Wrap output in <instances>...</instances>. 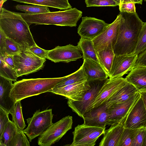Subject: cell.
I'll list each match as a JSON object with an SVG mask.
<instances>
[{
	"instance_id": "obj_1",
	"label": "cell",
	"mask_w": 146,
	"mask_h": 146,
	"mask_svg": "<svg viewBox=\"0 0 146 146\" xmlns=\"http://www.w3.org/2000/svg\"><path fill=\"white\" fill-rule=\"evenodd\" d=\"M119 13L121 19L113 52L117 55L133 54L143 22L136 12Z\"/></svg>"
},
{
	"instance_id": "obj_2",
	"label": "cell",
	"mask_w": 146,
	"mask_h": 146,
	"mask_svg": "<svg viewBox=\"0 0 146 146\" xmlns=\"http://www.w3.org/2000/svg\"><path fill=\"white\" fill-rule=\"evenodd\" d=\"M29 26L19 13L3 7L0 10V28L7 37L26 49L36 44Z\"/></svg>"
},
{
	"instance_id": "obj_3",
	"label": "cell",
	"mask_w": 146,
	"mask_h": 146,
	"mask_svg": "<svg viewBox=\"0 0 146 146\" xmlns=\"http://www.w3.org/2000/svg\"><path fill=\"white\" fill-rule=\"evenodd\" d=\"M65 77L23 79L13 84L10 96L16 103L29 97L51 92Z\"/></svg>"
},
{
	"instance_id": "obj_4",
	"label": "cell",
	"mask_w": 146,
	"mask_h": 146,
	"mask_svg": "<svg viewBox=\"0 0 146 146\" xmlns=\"http://www.w3.org/2000/svg\"><path fill=\"white\" fill-rule=\"evenodd\" d=\"M19 13L29 25L35 24L72 27L77 26L78 21L82 15V12L74 8L64 11L38 14Z\"/></svg>"
},
{
	"instance_id": "obj_5",
	"label": "cell",
	"mask_w": 146,
	"mask_h": 146,
	"mask_svg": "<svg viewBox=\"0 0 146 146\" xmlns=\"http://www.w3.org/2000/svg\"><path fill=\"white\" fill-rule=\"evenodd\" d=\"M15 69L17 77L37 72L44 66L46 59L40 58L27 48L13 56Z\"/></svg>"
},
{
	"instance_id": "obj_6",
	"label": "cell",
	"mask_w": 146,
	"mask_h": 146,
	"mask_svg": "<svg viewBox=\"0 0 146 146\" xmlns=\"http://www.w3.org/2000/svg\"><path fill=\"white\" fill-rule=\"evenodd\" d=\"M53 117L52 109L41 111L39 110L26 119L28 126L23 131L30 141L42 134L52 124Z\"/></svg>"
},
{
	"instance_id": "obj_7",
	"label": "cell",
	"mask_w": 146,
	"mask_h": 146,
	"mask_svg": "<svg viewBox=\"0 0 146 146\" xmlns=\"http://www.w3.org/2000/svg\"><path fill=\"white\" fill-rule=\"evenodd\" d=\"M72 117L68 115L52 124L38 138V144L50 146L58 142L72 128Z\"/></svg>"
},
{
	"instance_id": "obj_8",
	"label": "cell",
	"mask_w": 146,
	"mask_h": 146,
	"mask_svg": "<svg viewBox=\"0 0 146 146\" xmlns=\"http://www.w3.org/2000/svg\"><path fill=\"white\" fill-rule=\"evenodd\" d=\"M105 128L78 125L72 132L73 141L70 146H94L99 137L104 133Z\"/></svg>"
},
{
	"instance_id": "obj_9",
	"label": "cell",
	"mask_w": 146,
	"mask_h": 146,
	"mask_svg": "<svg viewBox=\"0 0 146 146\" xmlns=\"http://www.w3.org/2000/svg\"><path fill=\"white\" fill-rule=\"evenodd\" d=\"M108 79L88 81L90 88L82 98L78 101L68 99L67 103L68 106L73 111L82 118L83 115L87 111L90 106L96 98L101 88Z\"/></svg>"
},
{
	"instance_id": "obj_10",
	"label": "cell",
	"mask_w": 146,
	"mask_h": 146,
	"mask_svg": "<svg viewBox=\"0 0 146 146\" xmlns=\"http://www.w3.org/2000/svg\"><path fill=\"white\" fill-rule=\"evenodd\" d=\"M121 17L119 13L113 22L92 40L96 52L106 49L113 50L117 39Z\"/></svg>"
},
{
	"instance_id": "obj_11",
	"label": "cell",
	"mask_w": 146,
	"mask_h": 146,
	"mask_svg": "<svg viewBox=\"0 0 146 146\" xmlns=\"http://www.w3.org/2000/svg\"><path fill=\"white\" fill-rule=\"evenodd\" d=\"M141 97L140 92H136L126 101L107 106L108 121L107 125L122 122L124 124L129 113Z\"/></svg>"
},
{
	"instance_id": "obj_12",
	"label": "cell",
	"mask_w": 146,
	"mask_h": 146,
	"mask_svg": "<svg viewBox=\"0 0 146 146\" xmlns=\"http://www.w3.org/2000/svg\"><path fill=\"white\" fill-rule=\"evenodd\" d=\"M127 83L125 78L122 77L108 78L101 88L96 98L90 106L87 111L105 103Z\"/></svg>"
},
{
	"instance_id": "obj_13",
	"label": "cell",
	"mask_w": 146,
	"mask_h": 146,
	"mask_svg": "<svg viewBox=\"0 0 146 146\" xmlns=\"http://www.w3.org/2000/svg\"><path fill=\"white\" fill-rule=\"evenodd\" d=\"M109 24L95 18L83 17L78 28V33L81 38L92 40L100 34Z\"/></svg>"
},
{
	"instance_id": "obj_14",
	"label": "cell",
	"mask_w": 146,
	"mask_h": 146,
	"mask_svg": "<svg viewBox=\"0 0 146 146\" xmlns=\"http://www.w3.org/2000/svg\"><path fill=\"white\" fill-rule=\"evenodd\" d=\"M81 52L78 45L70 44L63 46H58L49 50L47 59L55 63H68L82 58Z\"/></svg>"
},
{
	"instance_id": "obj_15",
	"label": "cell",
	"mask_w": 146,
	"mask_h": 146,
	"mask_svg": "<svg viewBox=\"0 0 146 146\" xmlns=\"http://www.w3.org/2000/svg\"><path fill=\"white\" fill-rule=\"evenodd\" d=\"M138 55L135 54L117 55L114 57L109 78L122 77L134 66Z\"/></svg>"
},
{
	"instance_id": "obj_16",
	"label": "cell",
	"mask_w": 146,
	"mask_h": 146,
	"mask_svg": "<svg viewBox=\"0 0 146 146\" xmlns=\"http://www.w3.org/2000/svg\"><path fill=\"white\" fill-rule=\"evenodd\" d=\"M124 127L131 129L146 128V110L141 96L128 115Z\"/></svg>"
},
{
	"instance_id": "obj_17",
	"label": "cell",
	"mask_w": 146,
	"mask_h": 146,
	"mask_svg": "<svg viewBox=\"0 0 146 146\" xmlns=\"http://www.w3.org/2000/svg\"><path fill=\"white\" fill-rule=\"evenodd\" d=\"M90 88L89 82L86 80L62 87L54 88L51 92L65 97L68 99L78 101L82 98Z\"/></svg>"
},
{
	"instance_id": "obj_18",
	"label": "cell",
	"mask_w": 146,
	"mask_h": 146,
	"mask_svg": "<svg viewBox=\"0 0 146 146\" xmlns=\"http://www.w3.org/2000/svg\"><path fill=\"white\" fill-rule=\"evenodd\" d=\"M82 118L85 125L105 128L108 125L109 117L105 103L88 111L83 115Z\"/></svg>"
},
{
	"instance_id": "obj_19",
	"label": "cell",
	"mask_w": 146,
	"mask_h": 146,
	"mask_svg": "<svg viewBox=\"0 0 146 146\" xmlns=\"http://www.w3.org/2000/svg\"><path fill=\"white\" fill-rule=\"evenodd\" d=\"M13 81L0 76V107L11 114L15 104L10 96Z\"/></svg>"
},
{
	"instance_id": "obj_20",
	"label": "cell",
	"mask_w": 146,
	"mask_h": 146,
	"mask_svg": "<svg viewBox=\"0 0 146 146\" xmlns=\"http://www.w3.org/2000/svg\"><path fill=\"white\" fill-rule=\"evenodd\" d=\"M124 129V123L121 122L111 125L109 129L105 131L99 145L119 146Z\"/></svg>"
},
{
	"instance_id": "obj_21",
	"label": "cell",
	"mask_w": 146,
	"mask_h": 146,
	"mask_svg": "<svg viewBox=\"0 0 146 146\" xmlns=\"http://www.w3.org/2000/svg\"><path fill=\"white\" fill-rule=\"evenodd\" d=\"M125 78L127 82L133 85L140 92H146V67H134Z\"/></svg>"
},
{
	"instance_id": "obj_22",
	"label": "cell",
	"mask_w": 146,
	"mask_h": 146,
	"mask_svg": "<svg viewBox=\"0 0 146 146\" xmlns=\"http://www.w3.org/2000/svg\"><path fill=\"white\" fill-rule=\"evenodd\" d=\"M84 71L86 75L88 81L105 80L108 76L100 64L89 59L84 60L82 64Z\"/></svg>"
},
{
	"instance_id": "obj_23",
	"label": "cell",
	"mask_w": 146,
	"mask_h": 146,
	"mask_svg": "<svg viewBox=\"0 0 146 146\" xmlns=\"http://www.w3.org/2000/svg\"><path fill=\"white\" fill-rule=\"evenodd\" d=\"M138 91L132 84L127 82L115 92L105 103L107 107L125 102Z\"/></svg>"
},
{
	"instance_id": "obj_24",
	"label": "cell",
	"mask_w": 146,
	"mask_h": 146,
	"mask_svg": "<svg viewBox=\"0 0 146 146\" xmlns=\"http://www.w3.org/2000/svg\"><path fill=\"white\" fill-rule=\"evenodd\" d=\"M17 2L56 8L60 10L72 8L68 0H11Z\"/></svg>"
},
{
	"instance_id": "obj_25",
	"label": "cell",
	"mask_w": 146,
	"mask_h": 146,
	"mask_svg": "<svg viewBox=\"0 0 146 146\" xmlns=\"http://www.w3.org/2000/svg\"><path fill=\"white\" fill-rule=\"evenodd\" d=\"M77 45L82 53L83 60L89 59L99 63L92 40L81 38Z\"/></svg>"
},
{
	"instance_id": "obj_26",
	"label": "cell",
	"mask_w": 146,
	"mask_h": 146,
	"mask_svg": "<svg viewBox=\"0 0 146 146\" xmlns=\"http://www.w3.org/2000/svg\"><path fill=\"white\" fill-rule=\"evenodd\" d=\"M99 62L109 76L115 54L113 49H106L96 52Z\"/></svg>"
},
{
	"instance_id": "obj_27",
	"label": "cell",
	"mask_w": 146,
	"mask_h": 146,
	"mask_svg": "<svg viewBox=\"0 0 146 146\" xmlns=\"http://www.w3.org/2000/svg\"><path fill=\"white\" fill-rule=\"evenodd\" d=\"M87 79L82 65L77 70L66 76L54 88L62 87L77 82L85 81L87 80Z\"/></svg>"
},
{
	"instance_id": "obj_28",
	"label": "cell",
	"mask_w": 146,
	"mask_h": 146,
	"mask_svg": "<svg viewBox=\"0 0 146 146\" xmlns=\"http://www.w3.org/2000/svg\"><path fill=\"white\" fill-rule=\"evenodd\" d=\"M18 129L14 123L9 120L0 135V146H9Z\"/></svg>"
},
{
	"instance_id": "obj_29",
	"label": "cell",
	"mask_w": 146,
	"mask_h": 146,
	"mask_svg": "<svg viewBox=\"0 0 146 146\" xmlns=\"http://www.w3.org/2000/svg\"><path fill=\"white\" fill-rule=\"evenodd\" d=\"M16 9L23 11L24 13L30 14H38L50 12L48 7L32 5H17L15 6Z\"/></svg>"
},
{
	"instance_id": "obj_30",
	"label": "cell",
	"mask_w": 146,
	"mask_h": 146,
	"mask_svg": "<svg viewBox=\"0 0 146 146\" xmlns=\"http://www.w3.org/2000/svg\"><path fill=\"white\" fill-rule=\"evenodd\" d=\"M11 114L13 121L17 127L21 130H23L26 125L23 115L21 101L16 102L13 111Z\"/></svg>"
},
{
	"instance_id": "obj_31",
	"label": "cell",
	"mask_w": 146,
	"mask_h": 146,
	"mask_svg": "<svg viewBox=\"0 0 146 146\" xmlns=\"http://www.w3.org/2000/svg\"><path fill=\"white\" fill-rule=\"evenodd\" d=\"M140 129L124 128L119 146H131L134 139Z\"/></svg>"
},
{
	"instance_id": "obj_32",
	"label": "cell",
	"mask_w": 146,
	"mask_h": 146,
	"mask_svg": "<svg viewBox=\"0 0 146 146\" xmlns=\"http://www.w3.org/2000/svg\"><path fill=\"white\" fill-rule=\"evenodd\" d=\"M25 49L23 46L7 37L3 56L5 55L14 56L21 52Z\"/></svg>"
},
{
	"instance_id": "obj_33",
	"label": "cell",
	"mask_w": 146,
	"mask_h": 146,
	"mask_svg": "<svg viewBox=\"0 0 146 146\" xmlns=\"http://www.w3.org/2000/svg\"><path fill=\"white\" fill-rule=\"evenodd\" d=\"M0 76L13 81H16L17 74L14 69L7 64L0 57Z\"/></svg>"
},
{
	"instance_id": "obj_34",
	"label": "cell",
	"mask_w": 146,
	"mask_h": 146,
	"mask_svg": "<svg viewBox=\"0 0 146 146\" xmlns=\"http://www.w3.org/2000/svg\"><path fill=\"white\" fill-rule=\"evenodd\" d=\"M146 49V22L143 23L133 54L138 55Z\"/></svg>"
},
{
	"instance_id": "obj_35",
	"label": "cell",
	"mask_w": 146,
	"mask_h": 146,
	"mask_svg": "<svg viewBox=\"0 0 146 146\" xmlns=\"http://www.w3.org/2000/svg\"><path fill=\"white\" fill-rule=\"evenodd\" d=\"M23 130L18 129L9 146H29V142Z\"/></svg>"
},
{
	"instance_id": "obj_36",
	"label": "cell",
	"mask_w": 146,
	"mask_h": 146,
	"mask_svg": "<svg viewBox=\"0 0 146 146\" xmlns=\"http://www.w3.org/2000/svg\"><path fill=\"white\" fill-rule=\"evenodd\" d=\"M87 7L115 6L119 4L113 0H85Z\"/></svg>"
},
{
	"instance_id": "obj_37",
	"label": "cell",
	"mask_w": 146,
	"mask_h": 146,
	"mask_svg": "<svg viewBox=\"0 0 146 146\" xmlns=\"http://www.w3.org/2000/svg\"><path fill=\"white\" fill-rule=\"evenodd\" d=\"M146 135V128H140L135 136L131 146H143V142Z\"/></svg>"
},
{
	"instance_id": "obj_38",
	"label": "cell",
	"mask_w": 146,
	"mask_h": 146,
	"mask_svg": "<svg viewBox=\"0 0 146 146\" xmlns=\"http://www.w3.org/2000/svg\"><path fill=\"white\" fill-rule=\"evenodd\" d=\"M9 114L8 112L0 107V135L10 120L9 118Z\"/></svg>"
},
{
	"instance_id": "obj_39",
	"label": "cell",
	"mask_w": 146,
	"mask_h": 146,
	"mask_svg": "<svg viewBox=\"0 0 146 146\" xmlns=\"http://www.w3.org/2000/svg\"><path fill=\"white\" fill-rule=\"evenodd\" d=\"M28 48L30 51L37 56L41 58H47L49 50L40 48L36 44Z\"/></svg>"
},
{
	"instance_id": "obj_40",
	"label": "cell",
	"mask_w": 146,
	"mask_h": 146,
	"mask_svg": "<svg viewBox=\"0 0 146 146\" xmlns=\"http://www.w3.org/2000/svg\"><path fill=\"white\" fill-rule=\"evenodd\" d=\"M135 4L133 3H126L119 4V6L120 12H136Z\"/></svg>"
},
{
	"instance_id": "obj_41",
	"label": "cell",
	"mask_w": 146,
	"mask_h": 146,
	"mask_svg": "<svg viewBox=\"0 0 146 146\" xmlns=\"http://www.w3.org/2000/svg\"><path fill=\"white\" fill-rule=\"evenodd\" d=\"M137 66L146 67V49L138 55L134 67Z\"/></svg>"
},
{
	"instance_id": "obj_42",
	"label": "cell",
	"mask_w": 146,
	"mask_h": 146,
	"mask_svg": "<svg viewBox=\"0 0 146 146\" xmlns=\"http://www.w3.org/2000/svg\"><path fill=\"white\" fill-rule=\"evenodd\" d=\"M7 37L4 33L0 28V56H3L4 55V51Z\"/></svg>"
},
{
	"instance_id": "obj_43",
	"label": "cell",
	"mask_w": 146,
	"mask_h": 146,
	"mask_svg": "<svg viewBox=\"0 0 146 146\" xmlns=\"http://www.w3.org/2000/svg\"><path fill=\"white\" fill-rule=\"evenodd\" d=\"M5 63L12 68L15 69V64L13 56L5 55L4 56H0Z\"/></svg>"
},
{
	"instance_id": "obj_44",
	"label": "cell",
	"mask_w": 146,
	"mask_h": 146,
	"mask_svg": "<svg viewBox=\"0 0 146 146\" xmlns=\"http://www.w3.org/2000/svg\"><path fill=\"white\" fill-rule=\"evenodd\" d=\"M119 5L126 3H135L142 4L143 0H113Z\"/></svg>"
},
{
	"instance_id": "obj_45",
	"label": "cell",
	"mask_w": 146,
	"mask_h": 146,
	"mask_svg": "<svg viewBox=\"0 0 146 146\" xmlns=\"http://www.w3.org/2000/svg\"><path fill=\"white\" fill-rule=\"evenodd\" d=\"M140 93L141 97L143 102L146 110V92H140Z\"/></svg>"
},
{
	"instance_id": "obj_46",
	"label": "cell",
	"mask_w": 146,
	"mask_h": 146,
	"mask_svg": "<svg viewBox=\"0 0 146 146\" xmlns=\"http://www.w3.org/2000/svg\"><path fill=\"white\" fill-rule=\"evenodd\" d=\"M3 0H0V10H1L2 8V6L3 3Z\"/></svg>"
},
{
	"instance_id": "obj_47",
	"label": "cell",
	"mask_w": 146,
	"mask_h": 146,
	"mask_svg": "<svg viewBox=\"0 0 146 146\" xmlns=\"http://www.w3.org/2000/svg\"><path fill=\"white\" fill-rule=\"evenodd\" d=\"M146 146V135L145 136V137L144 139L143 143V146Z\"/></svg>"
},
{
	"instance_id": "obj_48",
	"label": "cell",
	"mask_w": 146,
	"mask_h": 146,
	"mask_svg": "<svg viewBox=\"0 0 146 146\" xmlns=\"http://www.w3.org/2000/svg\"><path fill=\"white\" fill-rule=\"evenodd\" d=\"M7 0H3V3H5V2H6V1H7Z\"/></svg>"
},
{
	"instance_id": "obj_49",
	"label": "cell",
	"mask_w": 146,
	"mask_h": 146,
	"mask_svg": "<svg viewBox=\"0 0 146 146\" xmlns=\"http://www.w3.org/2000/svg\"><path fill=\"white\" fill-rule=\"evenodd\" d=\"M144 1H146V0H144Z\"/></svg>"
}]
</instances>
